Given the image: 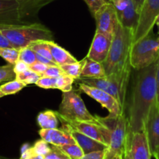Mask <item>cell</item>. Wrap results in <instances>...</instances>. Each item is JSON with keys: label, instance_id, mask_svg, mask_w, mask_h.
Listing matches in <instances>:
<instances>
[{"label": "cell", "instance_id": "cell-1", "mask_svg": "<svg viewBox=\"0 0 159 159\" xmlns=\"http://www.w3.org/2000/svg\"><path fill=\"white\" fill-rule=\"evenodd\" d=\"M157 62L137 71L128 107V132L143 131L151 107L157 102Z\"/></svg>", "mask_w": 159, "mask_h": 159}, {"label": "cell", "instance_id": "cell-2", "mask_svg": "<svg viewBox=\"0 0 159 159\" xmlns=\"http://www.w3.org/2000/svg\"><path fill=\"white\" fill-rule=\"evenodd\" d=\"M132 32L126 28L120 22L117 24L112 40L110 49L102 65L106 75L118 74L119 75L130 76L131 67L129 54L132 46Z\"/></svg>", "mask_w": 159, "mask_h": 159}, {"label": "cell", "instance_id": "cell-3", "mask_svg": "<svg viewBox=\"0 0 159 159\" xmlns=\"http://www.w3.org/2000/svg\"><path fill=\"white\" fill-rule=\"evenodd\" d=\"M54 0H0V26L34 23L38 12Z\"/></svg>", "mask_w": 159, "mask_h": 159}, {"label": "cell", "instance_id": "cell-4", "mask_svg": "<svg viewBox=\"0 0 159 159\" xmlns=\"http://www.w3.org/2000/svg\"><path fill=\"white\" fill-rule=\"evenodd\" d=\"M0 31L12 48L20 50L37 40H54L52 32L40 23L0 26Z\"/></svg>", "mask_w": 159, "mask_h": 159}, {"label": "cell", "instance_id": "cell-5", "mask_svg": "<svg viewBox=\"0 0 159 159\" xmlns=\"http://www.w3.org/2000/svg\"><path fill=\"white\" fill-rule=\"evenodd\" d=\"M99 117V116H98ZM108 128V141L104 159H124V150L128 134L127 118L125 113L116 117H99Z\"/></svg>", "mask_w": 159, "mask_h": 159}, {"label": "cell", "instance_id": "cell-6", "mask_svg": "<svg viewBox=\"0 0 159 159\" xmlns=\"http://www.w3.org/2000/svg\"><path fill=\"white\" fill-rule=\"evenodd\" d=\"M158 58L159 36L154 35L153 30L131 46L129 61L136 71L152 65Z\"/></svg>", "mask_w": 159, "mask_h": 159}, {"label": "cell", "instance_id": "cell-7", "mask_svg": "<svg viewBox=\"0 0 159 159\" xmlns=\"http://www.w3.org/2000/svg\"><path fill=\"white\" fill-rule=\"evenodd\" d=\"M58 118L67 121H87L98 122L96 116L88 111L80 96L76 90L62 93V102L59 111L56 112Z\"/></svg>", "mask_w": 159, "mask_h": 159}, {"label": "cell", "instance_id": "cell-8", "mask_svg": "<svg viewBox=\"0 0 159 159\" xmlns=\"http://www.w3.org/2000/svg\"><path fill=\"white\" fill-rule=\"evenodd\" d=\"M81 83L100 89L112 95L123 109L126 105V98L129 77L111 74L101 78L80 77L77 79Z\"/></svg>", "mask_w": 159, "mask_h": 159}, {"label": "cell", "instance_id": "cell-9", "mask_svg": "<svg viewBox=\"0 0 159 159\" xmlns=\"http://www.w3.org/2000/svg\"><path fill=\"white\" fill-rule=\"evenodd\" d=\"M158 16L159 0H144L139 12L137 26L133 30L132 44L153 30Z\"/></svg>", "mask_w": 159, "mask_h": 159}, {"label": "cell", "instance_id": "cell-10", "mask_svg": "<svg viewBox=\"0 0 159 159\" xmlns=\"http://www.w3.org/2000/svg\"><path fill=\"white\" fill-rule=\"evenodd\" d=\"M151 149L145 130L128 132L124 150V159H151Z\"/></svg>", "mask_w": 159, "mask_h": 159}, {"label": "cell", "instance_id": "cell-11", "mask_svg": "<svg viewBox=\"0 0 159 159\" xmlns=\"http://www.w3.org/2000/svg\"><path fill=\"white\" fill-rule=\"evenodd\" d=\"M78 86H79V89L82 93H85L87 96L99 102L103 108H105L108 111V116L111 117H116L119 115L125 113L124 109L121 107L118 101L112 95L108 94L100 89L90 86L81 82L78 83Z\"/></svg>", "mask_w": 159, "mask_h": 159}, {"label": "cell", "instance_id": "cell-12", "mask_svg": "<svg viewBox=\"0 0 159 159\" xmlns=\"http://www.w3.org/2000/svg\"><path fill=\"white\" fill-rule=\"evenodd\" d=\"M96 22V32L113 37L115 28L119 22L115 6L112 2L104 3L94 16Z\"/></svg>", "mask_w": 159, "mask_h": 159}, {"label": "cell", "instance_id": "cell-13", "mask_svg": "<svg viewBox=\"0 0 159 159\" xmlns=\"http://www.w3.org/2000/svg\"><path fill=\"white\" fill-rule=\"evenodd\" d=\"M144 130L147 137L151 155H153L159 147V106L157 102L151 107Z\"/></svg>", "mask_w": 159, "mask_h": 159}, {"label": "cell", "instance_id": "cell-14", "mask_svg": "<svg viewBox=\"0 0 159 159\" xmlns=\"http://www.w3.org/2000/svg\"><path fill=\"white\" fill-rule=\"evenodd\" d=\"M112 40V37H108L104 34L98 32L95 33L87 53V58L102 64L108 54Z\"/></svg>", "mask_w": 159, "mask_h": 159}, {"label": "cell", "instance_id": "cell-15", "mask_svg": "<svg viewBox=\"0 0 159 159\" xmlns=\"http://www.w3.org/2000/svg\"><path fill=\"white\" fill-rule=\"evenodd\" d=\"M62 128L65 129V130L70 132V134L72 135V137L75 140L76 144L82 148L84 154L97 152V151H103L107 149L108 146L106 144H102V143L99 142V141H96V140L93 139V138H90V137L86 136L84 134L80 133V132L77 131L75 129L72 128L66 123L62 122Z\"/></svg>", "mask_w": 159, "mask_h": 159}, {"label": "cell", "instance_id": "cell-16", "mask_svg": "<svg viewBox=\"0 0 159 159\" xmlns=\"http://www.w3.org/2000/svg\"><path fill=\"white\" fill-rule=\"evenodd\" d=\"M97 118H98V116H97ZM98 122L95 123L87 122V121H67L64 120H60L61 122L66 123L72 128L84 134L86 136L90 137V138H93V139L96 140V141H99L102 144H106L104 137H103L102 126H101L99 120L98 119Z\"/></svg>", "mask_w": 159, "mask_h": 159}, {"label": "cell", "instance_id": "cell-17", "mask_svg": "<svg viewBox=\"0 0 159 159\" xmlns=\"http://www.w3.org/2000/svg\"><path fill=\"white\" fill-rule=\"evenodd\" d=\"M41 138L54 146H62L76 143L75 140L65 129H41L38 131Z\"/></svg>", "mask_w": 159, "mask_h": 159}, {"label": "cell", "instance_id": "cell-18", "mask_svg": "<svg viewBox=\"0 0 159 159\" xmlns=\"http://www.w3.org/2000/svg\"><path fill=\"white\" fill-rule=\"evenodd\" d=\"M46 43L51 51L53 61L57 65L62 66L77 61V60L68 51L55 43L54 40H46Z\"/></svg>", "mask_w": 159, "mask_h": 159}, {"label": "cell", "instance_id": "cell-19", "mask_svg": "<svg viewBox=\"0 0 159 159\" xmlns=\"http://www.w3.org/2000/svg\"><path fill=\"white\" fill-rule=\"evenodd\" d=\"M105 71L101 63L86 57V62L82 70L81 76L88 78H101L105 76Z\"/></svg>", "mask_w": 159, "mask_h": 159}, {"label": "cell", "instance_id": "cell-20", "mask_svg": "<svg viewBox=\"0 0 159 159\" xmlns=\"http://www.w3.org/2000/svg\"><path fill=\"white\" fill-rule=\"evenodd\" d=\"M59 118L56 112L46 110L39 113L37 116V122L41 129H55L59 125Z\"/></svg>", "mask_w": 159, "mask_h": 159}, {"label": "cell", "instance_id": "cell-21", "mask_svg": "<svg viewBox=\"0 0 159 159\" xmlns=\"http://www.w3.org/2000/svg\"><path fill=\"white\" fill-rule=\"evenodd\" d=\"M86 62V57L83 60L80 61L74 62L72 64H67V65H62L61 68L64 73L68 75L71 76L74 79H78L81 76V73H82V70L84 68V65Z\"/></svg>", "mask_w": 159, "mask_h": 159}, {"label": "cell", "instance_id": "cell-22", "mask_svg": "<svg viewBox=\"0 0 159 159\" xmlns=\"http://www.w3.org/2000/svg\"><path fill=\"white\" fill-rule=\"evenodd\" d=\"M28 47L35 54H39V55L42 56V57H45V58L54 62L52 55H51L49 48H48V44H47L46 40H37V41L33 42Z\"/></svg>", "mask_w": 159, "mask_h": 159}, {"label": "cell", "instance_id": "cell-23", "mask_svg": "<svg viewBox=\"0 0 159 159\" xmlns=\"http://www.w3.org/2000/svg\"><path fill=\"white\" fill-rule=\"evenodd\" d=\"M26 86V85L24 82L14 79L12 81L6 82L2 85H0V90L5 96H8V95L16 94Z\"/></svg>", "mask_w": 159, "mask_h": 159}, {"label": "cell", "instance_id": "cell-24", "mask_svg": "<svg viewBox=\"0 0 159 159\" xmlns=\"http://www.w3.org/2000/svg\"><path fill=\"white\" fill-rule=\"evenodd\" d=\"M62 152H65L71 159H79L84 155L82 148L76 143L58 146Z\"/></svg>", "mask_w": 159, "mask_h": 159}, {"label": "cell", "instance_id": "cell-25", "mask_svg": "<svg viewBox=\"0 0 159 159\" xmlns=\"http://www.w3.org/2000/svg\"><path fill=\"white\" fill-rule=\"evenodd\" d=\"M20 50L14 48H0V57L9 64L13 65L18 61Z\"/></svg>", "mask_w": 159, "mask_h": 159}, {"label": "cell", "instance_id": "cell-26", "mask_svg": "<svg viewBox=\"0 0 159 159\" xmlns=\"http://www.w3.org/2000/svg\"><path fill=\"white\" fill-rule=\"evenodd\" d=\"M75 79L66 74L57 77L56 89L61 90L62 93H66L73 89V84Z\"/></svg>", "mask_w": 159, "mask_h": 159}, {"label": "cell", "instance_id": "cell-27", "mask_svg": "<svg viewBox=\"0 0 159 159\" xmlns=\"http://www.w3.org/2000/svg\"><path fill=\"white\" fill-rule=\"evenodd\" d=\"M16 79V73L14 71L13 65L8 64L0 66V83L7 82Z\"/></svg>", "mask_w": 159, "mask_h": 159}, {"label": "cell", "instance_id": "cell-28", "mask_svg": "<svg viewBox=\"0 0 159 159\" xmlns=\"http://www.w3.org/2000/svg\"><path fill=\"white\" fill-rule=\"evenodd\" d=\"M18 60L25 62L30 66L33 63L37 61V57H36L35 53L29 47H25V48L20 49Z\"/></svg>", "mask_w": 159, "mask_h": 159}, {"label": "cell", "instance_id": "cell-29", "mask_svg": "<svg viewBox=\"0 0 159 159\" xmlns=\"http://www.w3.org/2000/svg\"><path fill=\"white\" fill-rule=\"evenodd\" d=\"M44 159H71L58 146H51V149L48 154L44 156Z\"/></svg>", "mask_w": 159, "mask_h": 159}, {"label": "cell", "instance_id": "cell-30", "mask_svg": "<svg viewBox=\"0 0 159 159\" xmlns=\"http://www.w3.org/2000/svg\"><path fill=\"white\" fill-rule=\"evenodd\" d=\"M32 148L34 152L37 155H43V156L48 154L51 149V146H49V144L41 138V140H37L32 146Z\"/></svg>", "mask_w": 159, "mask_h": 159}, {"label": "cell", "instance_id": "cell-31", "mask_svg": "<svg viewBox=\"0 0 159 159\" xmlns=\"http://www.w3.org/2000/svg\"><path fill=\"white\" fill-rule=\"evenodd\" d=\"M56 82H57V78L53 77H47V76H41L38 79L35 85L37 86L42 89H56Z\"/></svg>", "mask_w": 159, "mask_h": 159}, {"label": "cell", "instance_id": "cell-32", "mask_svg": "<svg viewBox=\"0 0 159 159\" xmlns=\"http://www.w3.org/2000/svg\"><path fill=\"white\" fill-rule=\"evenodd\" d=\"M20 159H44V156L37 155L33 150L32 146L31 147L26 144L22 146Z\"/></svg>", "mask_w": 159, "mask_h": 159}, {"label": "cell", "instance_id": "cell-33", "mask_svg": "<svg viewBox=\"0 0 159 159\" xmlns=\"http://www.w3.org/2000/svg\"><path fill=\"white\" fill-rule=\"evenodd\" d=\"M87 4L89 10H90V14L92 16L95 15L97 11L104 4V2L103 0H84Z\"/></svg>", "mask_w": 159, "mask_h": 159}, {"label": "cell", "instance_id": "cell-34", "mask_svg": "<svg viewBox=\"0 0 159 159\" xmlns=\"http://www.w3.org/2000/svg\"><path fill=\"white\" fill-rule=\"evenodd\" d=\"M63 74H65V73L62 71L60 66H59V65H53V66H48L42 76L57 78Z\"/></svg>", "mask_w": 159, "mask_h": 159}, {"label": "cell", "instance_id": "cell-35", "mask_svg": "<svg viewBox=\"0 0 159 159\" xmlns=\"http://www.w3.org/2000/svg\"><path fill=\"white\" fill-rule=\"evenodd\" d=\"M48 65H45V64H42L39 61H35L34 63H33L32 65H31L29 66L30 69L31 71H34L37 74L40 75L41 76L43 75V74L45 73V71H46V69L48 68Z\"/></svg>", "mask_w": 159, "mask_h": 159}, {"label": "cell", "instance_id": "cell-36", "mask_svg": "<svg viewBox=\"0 0 159 159\" xmlns=\"http://www.w3.org/2000/svg\"><path fill=\"white\" fill-rule=\"evenodd\" d=\"M105 150L97 151V152H90V153L84 154L79 159H104L105 155Z\"/></svg>", "mask_w": 159, "mask_h": 159}, {"label": "cell", "instance_id": "cell-37", "mask_svg": "<svg viewBox=\"0 0 159 159\" xmlns=\"http://www.w3.org/2000/svg\"><path fill=\"white\" fill-rule=\"evenodd\" d=\"M14 68V71H15L16 74H18V73L23 72V71H26V70L30 69L29 65L27 64H26L25 62L22 61L18 60L13 65Z\"/></svg>", "mask_w": 159, "mask_h": 159}, {"label": "cell", "instance_id": "cell-38", "mask_svg": "<svg viewBox=\"0 0 159 159\" xmlns=\"http://www.w3.org/2000/svg\"><path fill=\"white\" fill-rule=\"evenodd\" d=\"M41 77V76L40 75L37 74V73L34 72V71H32V73H31V74L23 82H24L26 85H31V84H35Z\"/></svg>", "mask_w": 159, "mask_h": 159}, {"label": "cell", "instance_id": "cell-39", "mask_svg": "<svg viewBox=\"0 0 159 159\" xmlns=\"http://www.w3.org/2000/svg\"><path fill=\"white\" fill-rule=\"evenodd\" d=\"M33 71H31V69L26 70V71H23V72L18 73V74H16V79L19 81H21V82H23L32 73Z\"/></svg>", "mask_w": 159, "mask_h": 159}, {"label": "cell", "instance_id": "cell-40", "mask_svg": "<svg viewBox=\"0 0 159 159\" xmlns=\"http://www.w3.org/2000/svg\"><path fill=\"white\" fill-rule=\"evenodd\" d=\"M0 48H12L11 43L6 39V37L2 34L1 31H0Z\"/></svg>", "mask_w": 159, "mask_h": 159}, {"label": "cell", "instance_id": "cell-41", "mask_svg": "<svg viewBox=\"0 0 159 159\" xmlns=\"http://www.w3.org/2000/svg\"><path fill=\"white\" fill-rule=\"evenodd\" d=\"M156 83H157V102L159 106V58L157 62V72H156Z\"/></svg>", "mask_w": 159, "mask_h": 159}, {"label": "cell", "instance_id": "cell-42", "mask_svg": "<svg viewBox=\"0 0 159 159\" xmlns=\"http://www.w3.org/2000/svg\"><path fill=\"white\" fill-rule=\"evenodd\" d=\"M144 2V0H133L134 6H135L136 11H137V13L139 14L140 9H141L142 6H143V3Z\"/></svg>", "mask_w": 159, "mask_h": 159}, {"label": "cell", "instance_id": "cell-43", "mask_svg": "<svg viewBox=\"0 0 159 159\" xmlns=\"http://www.w3.org/2000/svg\"><path fill=\"white\" fill-rule=\"evenodd\" d=\"M152 157H154V158L155 159H159V147L157 148L156 149L155 152L153 153Z\"/></svg>", "mask_w": 159, "mask_h": 159}, {"label": "cell", "instance_id": "cell-44", "mask_svg": "<svg viewBox=\"0 0 159 159\" xmlns=\"http://www.w3.org/2000/svg\"><path fill=\"white\" fill-rule=\"evenodd\" d=\"M155 24L157 25V30H158V36H159V16H157V20H156Z\"/></svg>", "mask_w": 159, "mask_h": 159}, {"label": "cell", "instance_id": "cell-45", "mask_svg": "<svg viewBox=\"0 0 159 159\" xmlns=\"http://www.w3.org/2000/svg\"><path fill=\"white\" fill-rule=\"evenodd\" d=\"M3 96H5V95L3 94V93H2V91H1V90H0V98L3 97Z\"/></svg>", "mask_w": 159, "mask_h": 159}, {"label": "cell", "instance_id": "cell-46", "mask_svg": "<svg viewBox=\"0 0 159 159\" xmlns=\"http://www.w3.org/2000/svg\"><path fill=\"white\" fill-rule=\"evenodd\" d=\"M103 1L105 3H108V2H111V0H103Z\"/></svg>", "mask_w": 159, "mask_h": 159}, {"label": "cell", "instance_id": "cell-47", "mask_svg": "<svg viewBox=\"0 0 159 159\" xmlns=\"http://www.w3.org/2000/svg\"><path fill=\"white\" fill-rule=\"evenodd\" d=\"M20 1H31V0H20Z\"/></svg>", "mask_w": 159, "mask_h": 159}]
</instances>
